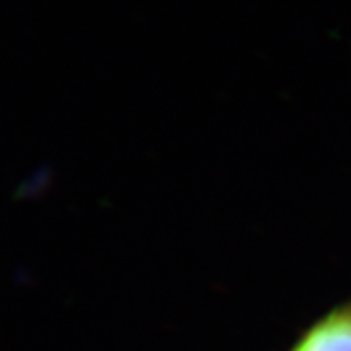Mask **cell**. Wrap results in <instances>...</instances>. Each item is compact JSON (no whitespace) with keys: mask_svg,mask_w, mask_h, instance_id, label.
Instances as JSON below:
<instances>
[{"mask_svg":"<svg viewBox=\"0 0 351 351\" xmlns=\"http://www.w3.org/2000/svg\"><path fill=\"white\" fill-rule=\"evenodd\" d=\"M295 351H351V304L318 322Z\"/></svg>","mask_w":351,"mask_h":351,"instance_id":"cell-1","label":"cell"}]
</instances>
